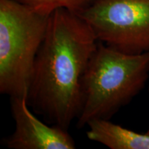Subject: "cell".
<instances>
[{
	"mask_svg": "<svg viewBox=\"0 0 149 149\" xmlns=\"http://www.w3.org/2000/svg\"><path fill=\"white\" fill-rule=\"evenodd\" d=\"M148 93H149V86H148ZM147 135H149V126H148V130H147V132L146 133Z\"/></svg>",
	"mask_w": 149,
	"mask_h": 149,
	"instance_id": "ba28073f",
	"label": "cell"
},
{
	"mask_svg": "<svg viewBox=\"0 0 149 149\" xmlns=\"http://www.w3.org/2000/svg\"><path fill=\"white\" fill-rule=\"evenodd\" d=\"M79 14L99 42L130 55L149 51V0H94Z\"/></svg>",
	"mask_w": 149,
	"mask_h": 149,
	"instance_id": "277c9868",
	"label": "cell"
},
{
	"mask_svg": "<svg viewBox=\"0 0 149 149\" xmlns=\"http://www.w3.org/2000/svg\"><path fill=\"white\" fill-rule=\"evenodd\" d=\"M49 16L17 0H0V93L27 97Z\"/></svg>",
	"mask_w": 149,
	"mask_h": 149,
	"instance_id": "3957f363",
	"label": "cell"
},
{
	"mask_svg": "<svg viewBox=\"0 0 149 149\" xmlns=\"http://www.w3.org/2000/svg\"><path fill=\"white\" fill-rule=\"evenodd\" d=\"M40 13L50 15L59 8L81 13L94 0H17Z\"/></svg>",
	"mask_w": 149,
	"mask_h": 149,
	"instance_id": "52a82bcc",
	"label": "cell"
},
{
	"mask_svg": "<svg viewBox=\"0 0 149 149\" xmlns=\"http://www.w3.org/2000/svg\"><path fill=\"white\" fill-rule=\"evenodd\" d=\"M97 43L80 14L59 8L50 15L27 95L29 107L44 122L68 130L77 120L81 79Z\"/></svg>",
	"mask_w": 149,
	"mask_h": 149,
	"instance_id": "6da1fadb",
	"label": "cell"
},
{
	"mask_svg": "<svg viewBox=\"0 0 149 149\" xmlns=\"http://www.w3.org/2000/svg\"><path fill=\"white\" fill-rule=\"evenodd\" d=\"M87 137L111 149H149V135L135 133L110 120H94L88 123Z\"/></svg>",
	"mask_w": 149,
	"mask_h": 149,
	"instance_id": "8992f818",
	"label": "cell"
},
{
	"mask_svg": "<svg viewBox=\"0 0 149 149\" xmlns=\"http://www.w3.org/2000/svg\"><path fill=\"white\" fill-rule=\"evenodd\" d=\"M148 79L149 51L130 55L98 41L81 79L77 128L94 120H111Z\"/></svg>",
	"mask_w": 149,
	"mask_h": 149,
	"instance_id": "7a4b0ae2",
	"label": "cell"
},
{
	"mask_svg": "<svg viewBox=\"0 0 149 149\" xmlns=\"http://www.w3.org/2000/svg\"><path fill=\"white\" fill-rule=\"evenodd\" d=\"M10 109L15 130L3 139L10 149H74L73 138L59 126L44 123L32 113L27 97H12Z\"/></svg>",
	"mask_w": 149,
	"mask_h": 149,
	"instance_id": "5b68a950",
	"label": "cell"
}]
</instances>
